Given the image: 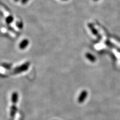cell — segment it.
<instances>
[{"instance_id": "obj_1", "label": "cell", "mask_w": 120, "mask_h": 120, "mask_svg": "<svg viewBox=\"0 0 120 120\" xmlns=\"http://www.w3.org/2000/svg\"><path fill=\"white\" fill-rule=\"evenodd\" d=\"M30 63L29 62H27L21 66H19L17 67H16L13 70L14 74H18L22 72L27 71L30 67Z\"/></svg>"}, {"instance_id": "obj_2", "label": "cell", "mask_w": 120, "mask_h": 120, "mask_svg": "<svg viewBox=\"0 0 120 120\" xmlns=\"http://www.w3.org/2000/svg\"><path fill=\"white\" fill-rule=\"evenodd\" d=\"M87 96H88L87 91H86L85 90H82L79 96L78 97V102L81 104L83 103L84 102H85V100L87 98Z\"/></svg>"}, {"instance_id": "obj_3", "label": "cell", "mask_w": 120, "mask_h": 120, "mask_svg": "<svg viewBox=\"0 0 120 120\" xmlns=\"http://www.w3.org/2000/svg\"><path fill=\"white\" fill-rule=\"evenodd\" d=\"M88 27H89L90 30H91L92 33L94 35L97 36L99 39L101 38V36L100 35V34L99 33L98 31V30L95 28L94 26L93 25V24L89 23L88 25Z\"/></svg>"}, {"instance_id": "obj_4", "label": "cell", "mask_w": 120, "mask_h": 120, "mask_svg": "<svg viewBox=\"0 0 120 120\" xmlns=\"http://www.w3.org/2000/svg\"><path fill=\"white\" fill-rule=\"evenodd\" d=\"M19 100V94L17 92H14L11 95V101L13 104H17Z\"/></svg>"}, {"instance_id": "obj_5", "label": "cell", "mask_w": 120, "mask_h": 120, "mask_svg": "<svg viewBox=\"0 0 120 120\" xmlns=\"http://www.w3.org/2000/svg\"><path fill=\"white\" fill-rule=\"evenodd\" d=\"M18 111L17 104H12L10 109V116L12 118L14 117Z\"/></svg>"}, {"instance_id": "obj_6", "label": "cell", "mask_w": 120, "mask_h": 120, "mask_svg": "<svg viewBox=\"0 0 120 120\" xmlns=\"http://www.w3.org/2000/svg\"><path fill=\"white\" fill-rule=\"evenodd\" d=\"M29 40L27 39H25L24 40H22V42L20 43L19 44V48L21 50H24L25 49L27 48V47L29 45Z\"/></svg>"}, {"instance_id": "obj_7", "label": "cell", "mask_w": 120, "mask_h": 120, "mask_svg": "<svg viewBox=\"0 0 120 120\" xmlns=\"http://www.w3.org/2000/svg\"><path fill=\"white\" fill-rule=\"evenodd\" d=\"M86 57L91 62L94 63L96 61V58L93 54L87 52L86 54Z\"/></svg>"}, {"instance_id": "obj_8", "label": "cell", "mask_w": 120, "mask_h": 120, "mask_svg": "<svg viewBox=\"0 0 120 120\" xmlns=\"http://www.w3.org/2000/svg\"><path fill=\"white\" fill-rule=\"evenodd\" d=\"M2 66L3 67L7 69H10L11 66L10 64H4Z\"/></svg>"}, {"instance_id": "obj_9", "label": "cell", "mask_w": 120, "mask_h": 120, "mask_svg": "<svg viewBox=\"0 0 120 120\" xmlns=\"http://www.w3.org/2000/svg\"><path fill=\"white\" fill-rule=\"evenodd\" d=\"M94 1H98V0H94Z\"/></svg>"}]
</instances>
